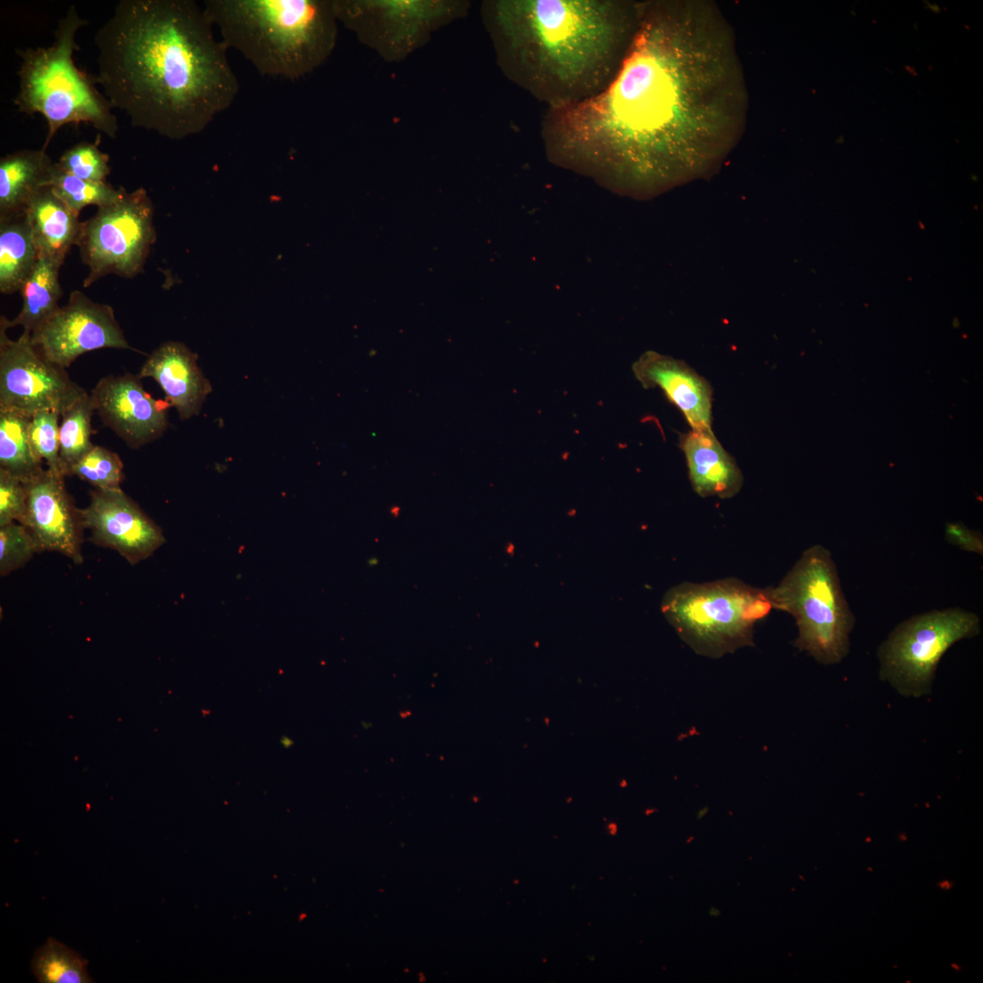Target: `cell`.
<instances>
[{"instance_id":"obj_1","label":"cell","mask_w":983,"mask_h":983,"mask_svg":"<svg viewBox=\"0 0 983 983\" xmlns=\"http://www.w3.org/2000/svg\"><path fill=\"white\" fill-rule=\"evenodd\" d=\"M748 90L735 32L709 0H643L613 81L547 108V158L621 196L647 199L718 172L742 139Z\"/></svg>"},{"instance_id":"obj_2","label":"cell","mask_w":983,"mask_h":983,"mask_svg":"<svg viewBox=\"0 0 983 983\" xmlns=\"http://www.w3.org/2000/svg\"><path fill=\"white\" fill-rule=\"evenodd\" d=\"M93 76L133 127L182 140L235 101L239 82L193 0H120L96 31Z\"/></svg>"},{"instance_id":"obj_3","label":"cell","mask_w":983,"mask_h":983,"mask_svg":"<svg viewBox=\"0 0 983 983\" xmlns=\"http://www.w3.org/2000/svg\"><path fill=\"white\" fill-rule=\"evenodd\" d=\"M643 1L507 0L490 5L511 77L549 107L592 97L613 81Z\"/></svg>"},{"instance_id":"obj_4","label":"cell","mask_w":983,"mask_h":983,"mask_svg":"<svg viewBox=\"0 0 983 983\" xmlns=\"http://www.w3.org/2000/svg\"><path fill=\"white\" fill-rule=\"evenodd\" d=\"M203 8L223 46L267 76H304L323 62L335 41L334 3L206 0Z\"/></svg>"},{"instance_id":"obj_5","label":"cell","mask_w":983,"mask_h":983,"mask_svg":"<svg viewBox=\"0 0 983 983\" xmlns=\"http://www.w3.org/2000/svg\"><path fill=\"white\" fill-rule=\"evenodd\" d=\"M86 25L71 5L59 19L50 46L16 50L21 63L14 103L19 113L44 117L47 125L45 149L66 124L87 123L110 138L117 137L118 124L111 104L96 88L93 76L74 63V52L79 49L76 34Z\"/></svg>"},{"instance_id":"obj_6","label":"cell","mask_w":983,"mask_h":983,"mask_svg":"<svg viewBox=\"0 0 983 983\" xmlns=\"http://www.w3.org/2000/svg\"><path fill=\"white\" fill-rule=\"evenodd\" d=\"M662 613L696 654L719 658L753 644L755 624L773 609L766 589L728 577L670 588Z\"/></svg>"},{"instance_id":"obj_7","label":"cell","mask_w":983,"mask_h":983,"mask_svg":"<svg viewBox=\"0 0 983 983\" xmlns=\"http://www.w3.org/2000/svg\"><path fill=\"white\" fill-rule=\"evenodd\" d=\"M765 589L773 609L795 618L796 647L824 664L843 658L854 618L827 549L809 547L778 584Z\"/></svg>"},{"instance_id":"obj_8","label":"cell","mask_w":983,"mask_h":983,"mask_svg":"<svg viewBox=\"0 0 983 983\" xmlns=\"http://www.w3.org/2000/svg\"><path fill=\"white\" fill-rule=\"evenodd\" d=\"M154 206L147 190L125 188L114 203L100 207L83 222L77 243L88 274L85 288L109 274L134 278L143 271L157 234Z\"/></svg>"},{"instance_id":"obj_9","label":"cell","mask_w":983,"mask_h":983,"mask_svg":"<svg viewBox=\"0 0 983 983\" xmlns=\"http://www.w3.org/2000/svg\"><path fill=\"white\" fill-rule=\"evenodd\" d=\"M978 630V617L960 608L917 615L898 626L884 644L883 670L899 686L920 692L946 651Z\"/></svg>"},{"instance_id":"obj_10","label":"cell","mask_w":983,"mask_h":983,"mask_svg":"<svg viewBox=\"0 0 983 983\" xmlns=\"http://www.w3.org/2000/svg\"><path fill=\"white\" fill-rule=\"evenodd\" d=\"M7 329V319L1 316L0 409L30 416L41 410L62 414L86 390L40 351L30 334L23 332L13 340Z\"/></svg>"},{"instance_id":"obj_11","label":"cell","mask_w":983,"mask_h":983,"mask_svg":"<svg viewBox=\"0 0 983 983\" xmlns=\"http://www.w3.org/2000/svg\"><path fill=\"white\" fill-rule=\"evenodd\" d=\"M32 342L52 362L66 369L80 355L105 348L137 350L124 336L112 307L79 290L31 334Z\"/></svg>"},{"instance_id":"obj_12","label":"cell","mask_w":983,"mask_h":983,"mask_svg":"<svg viewBox=\"0 0 983 983\" xmlns=\"http://www.w3.org/2000/svg\"><path fill=\"white\" fill-rule=\"evenodd\" d=\"M80 515L95 544L117 551L132 565L150 557L165 542L161 529L121 488L93 490Z\"/></svg>"},{"instance_id":"obj_13","label":"cell","mask_w":983,"mask_h":983,"mask_svg":"<svg viewBox=\"0 0 983 983\" xmlns=\"http://www.w3.org/2000/svg\"><path fill=\"white\" fill-rule=\"evenodd\" d=\"M95 413L131 449L158 439L166 431L170 404L147 393L138 374L103 377L90 393Z\"/></svg>"},{"instance_id":"obj_14","label":"cell","mask_w":983,"mask_h":983,"mask_svg":"<svg viewBox=\"0 0 983 983\" xmlns=\"http://www.w3.org/2000/svg\"><path fill=\"white\" fill-rule=\"evenodd\" d=\"M65 476L43 469L25 481L27 503L21 524L30 532L38 552H57L81 563L82 521L66 490Z\"/></svg>"},{"instance_id":"obj_15","label":"cell","mask_w":983,"mask_h":983,"mask_svg":"<svg viewBox=\"0 0 983 983\" xmlns=\"http://www.w3.org/2000/svg\"><path fill=\"white\" fill-rule=\"evenodd\" d=\"M633 371L644 388H660L691 430L712 429V387L687 363L649 350L633 363Z\"/></svg>"},{"instance_id":"obj_16","label":"cell","mask_w":983,"mask_h":983,"mask_svg":"<svg viewBox=\"0 0 983 983\" xmlns=\"http://www.w3.org/2000/svg\"><path fill=\"white\" fill-rule=\"evenodd\" d=\"M197 360L185 344L167 341L147 357L138 373L141 379L152 378L159 384L181 420L198 415L212 390Z\"/></svg>"},{"instance_id":"obj_17","label":"cell","mask_w":983,"mask_h":983,"mask_svg":"<svg viewBox=\"0 0 983 983\" xmlns=\"http://www.w3.org/2000/svg\"><path fill=\"white\" fill-rule=\"evenodd\" d=\"M680 448L692 488L699 496L729 499L741 491L743 473L712 429L691 430L681 435Z\"/></svg>"},{"instance_id":"obj_18","label":"cell","mask_w":983,"mask_h":983,"mask_svg":"<svg viewBox=\"0 0 983 983\" xmlns=\"http://www.w3.org/2000/svg\"><path fill=\"white\" fill-rule=\"evenodd\" d=\"M39 254L63 265L74 245H77L83 222L77 214L54 192L43 187L25 210Z\"/></svg>"},{"instance_id":"obj_19","label":"cell","mask_w":983,"mask_h":983,"mask_svg":"<svg viewBox=\"0 0 983 983\" xmlns=\"http://www.w3.org/2000/svg\"><path fill=\"white\" fill-rule=\"evenodd\" d=\"M55 163L46 149H23L0 158V218L25 213L31 199L50 186Z\"/></svg>"},{"instance_id":"obj_20","label":"cell","mask_w":983,"mask_h":983,"mask_svg":"<svg viewBox=\"0 0 983 983\" xmlns=\"http://www.w3.org/2000/svg\"><path fill=\"white\" fill-rule=\"evenodd\" d=\"M39 251L26 214L0 218V291H20L35 267Z\"/></svg>"},{"instance_id":"obj_21","label":"cell","mask_w":983,"mask_h":983,"mask_svg":"<svg viewBox=\"0 0 983 983\" xmlns=\"http://www.w3.org/2000/svg\"><path fill=\"white\" fill-rule=\"evenodd\" d=\"M61 267L39 254L35 269L20 289L21 311L14 319H7L9 328L19 325L23 327V332L31 335L58 310V301L63 295L58 279Z\"/></svg>"},{"instance_id":"obj_22","label":"cell","mask_w":983,"mask_h":983,"mask_svg":"<svg viewBox=\"0 0 983 983\" xmlns=\"http://www.w3.org/2000/svg\"><path fill=\"white\" fill-rule=\"evenodd\" d=\"M30 420L23 412L0 409V469L23 481L44 469L30 443Z\"/></svg>"},{"instance_id":"obj_23","label":"cell","mask_w":983,"mask_h":983,"mask_svg":"<svg viewBox=\"0 0 983 983\" xmlns=\"http://www.w3.org/2000/svg\"><path fill=\"white\" fill-rule=\"evenodd\" d=\"M93 402L86 391L62 414L59 426V461L63 475L70 476L73 466L94 446L91 441Z\"/></svg>"},{"instance_id":"obj_24","label":"cell","mask_w":983,"mask_h":983,"mask_svg":"<svg viewBox=\"0 0 983 983\" xmlns=\"http://www.w3.org/2000/svg\"><path fill=\"white\" fill-rule=\"evenodd\" d=\"M86 965L79 954L49 937L35 952L32 971L39 983H90Z\"/></svg>"},{"instance_id":"obj_25","label":"cell","mask_w":983,"mask_h":983,"mask_svg":"<svg viewBox=\"0 0 983 983\" xmlns=\"http://www.w3.org/2000/svg\"><path fill=\"white\" fill-rule=\"evenodd\" d=\"M49 187L77 215L89 205L100 208L114 203L124 189L123 187L116 188L106 181L84 180L66 172L57 163H55Z\"/></svg>"},{"instance_id":"obj_26","label":"cell","mask_w":983,"mask_h":983,"mask_svg":"<svg viewBox=\"0 0 983 983\" xmlns=\"http://www.w3.org/2000/svg\"><path fill=\"white\" fill-rule=\"evenodd\" d=\"M76 475L95 489L117 490L124 480L123 462L117 453L94 445L72 468Z\"/></svg>"},{"instance_id":"obj_27","label":"cell","mask_w":983,"mask_h":983,"mask_svg":"<svg viewBox=\"0 0 983 983\" xmlns=\"http://www.w3.org/2000/svg\"><path fill=\"white\" fill-rule=\"evenodd\" d=\"M98 144V138L94 143H76L67 148L56 163L63 170L79 178L104 182L110 173L109 157L99 149Z\"/></svg>"},{"instance_id":"obj_28","label":"cell","mask_w":983,"mask_h":983,"mask_svg":"<svg viewBox=\"0 0 983 983\" xmlns=\"http://www.w3.org/2000/svg\"><path fill=\"white\" fill-rule=\"evenodd\" d=\"M59 416L56 410L35 413L29 422L28 436L35 456L46 461L47 469L63 475L59 461Z\"/></svg>"},{"instance_id":"obj_29","label":"cell","mask_w":983,"mask_h":983,"mask_svg":"<svg viewBox=\"0 0 983 983\" xmlns=\"http://www.w3.org/2000/svg\"><path fill=\"white\" fill-rule=\"evenodd\" d=\"M38 552L36 544L28 529L14 522L0 526V575L22 568Z\"/></svg>"},{"instance_id":"obj_30","label":"cell","mask_w":983,"mask_h":983,"mask_svg":"<svg viewBox=\"0 0 983 983\" xmlns=\"http://www.w3.org/2000/svg\"><path fill=\"white\" fill-rule=\"evenodd\" d=\"M27 503L25 482L0 469V526L25 518Z\"/></svg>"},{"instance_id":"obj_31","label":"cell","mask_w":983,"mask_h":983,"mask_svg":"<svg viewBox=\"0 0 983 983\" xmlns=\"http://www.w3.org/2000/svg\"><path fill=\"white\" fill-rule=\"evenodd\" d=\"M946 539L960 549L983 553V540L979 532L969 530L961 522H948L945 528Z\"/></svg>"},{"instance_id":"obj_32","label":"cell","mask_w":983,"mask_h":983,"mask_svg":"<svg viewBox=\"0 0 983 983\" xmlns=\"http://www.w3.org/2000/svg\"><path fill=\"white\" fill-rule=\"evenodd\" d=\"M938 886L941 887L944 889H949L951 887V884L948 881H943V882L939 883Z\"/></svg>"},{"instance_id":"obj_33","label":"cell","mask_w":983,"mask_h":983,"mask_svg":"<svg viewBox=\"0 0 983 983\" xmlns=\"http://www.w3.org/2000/svg\"><path fill=\"white\" fill-rule=\"evenodd\" d=\"M709 915H710V916H714V917H715V916H719V915H720V911H719V910H718L717 908H715V907H711V908L709 909Z\"/></svg>"},{"instance_id":"obj_34","label":"cell","mask_w":983,"mask_h":983,"mask_svg":"<svg viewBox=\"0 0 983 983\" xmlns=\"http://www.w3.org/2000/svg\"><path fill=\"white\" fill-rule=\"evenodd\" d=\"M693 838H694V837L692 836L691 838L687 839V840H686V842H687V843H690V842H691V840H693Z\"/></svg>"},{"instance_id":"obj_35","label":"cell","mask_w":983,"mask_h":983,"mask_svg":"<svg viewBox=\"0 0 983 983\" xmlns=\"http://www.w3.org/2000/svg\"><path fill=\"white\" fill-rule=\"evenodd\" d=\"M952 967L957 968V969H959L958 967H957L955 964H953Z\"/></svg>"}]
</instances>
